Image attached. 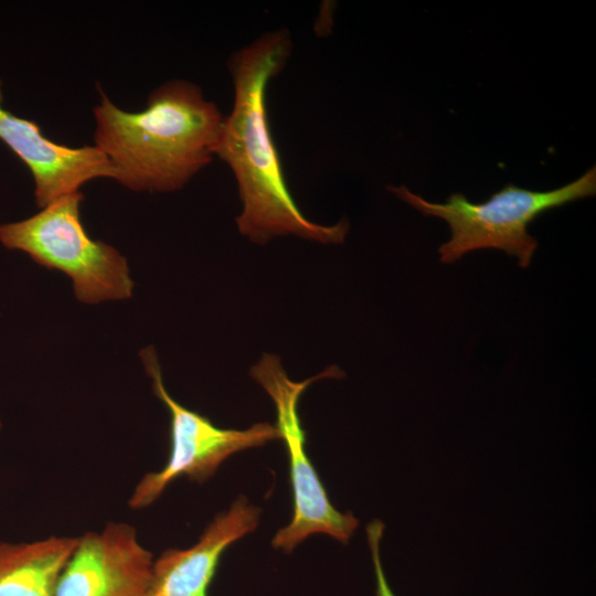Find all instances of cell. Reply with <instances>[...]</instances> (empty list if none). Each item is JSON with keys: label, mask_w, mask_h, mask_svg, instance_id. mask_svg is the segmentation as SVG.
<instances>
[{"label": "cell", "mask_w": 596, "mask_h": 596, "mask_svg": "<svg viewBox=\"0 0 596 596\" xmlns=\"http://www.w3.org/2000/svg\"><path fill=\"white\" fill-rule=\"evenodd\" d=\"M291 52L287 30L269 31L230 58L234 100L223 118L215 156L232 170L243 204L236 225L256 244L295 235L322 244H341L349 222L320 225L296 204L274 142L266 94L269 81L285 67Z\"/></svg>", "instance_id": "cell-1"}, {"label": "cell", "mask_w": 596, "mask_h": 596, "mask_svg": "<svg viewBox=\"0 0 596 596\" xmlns=\"http://www.w3.org/2000/svg\"><path fill=\"white\" fill-rule=\"evenodd\" d=\"M99 95L94 146L125 188L175 191L213 160L224 117L195 84H162L137 113L118 108L100 88Z\"/></svg>", "instance_id": "cell-2"}, {"label": "cell", "mask_w": 596, "mask_h": 596, "mask_svg": "<svg viewBox=\"0 0 596 596\" xmlns=\"http://www.w3.org/2000/svg\"><path fill=\"white\" fill-rule=\"evenodd\" d=\"M387 190L424 215L448 223L451 237L438 247L441 263H455L476 249L497 248L515 256L518 265L526 268L538 248L528 225L543 212L594 195L596 167L575 181L545 192L509 183L482 203H471L461 193H453L445 203H433L405 185H390Z\"/></svg>", "instance_id": "cell-3"}, {"label": "cell", "mask_w": 596, "mask_h": 596, "mask_svg": "<svg viewBox=\"0 0 596 596\" xmlns=\"http://www.w3.org/2000/svg\"><path fill=\"white\" fill-rule=\"evenodd\" d=\"M83 198L74 192L28 219L0 225V242L41 266L66 274L82 302L130 298L134 281L127 260L116 248L87 234L79 214Z\"/></svg>", "instance_id": "cell-4"}, {"label": "cell", "mask_w": 596, "mask_h": 596, "mask_svg": "<svg viewBox=\"0 0 596 596\" xmlns=\"http://www.w3.org/2000/svg\"><path fill=\"white\" fill-rule=\"evenodd\" d=\"M251 376L267 392L276 408V427L287 447L289 476L294 493V514L288 525L279 529L272 540L275 549L290 553L300 542L315 533H324L348 543L358 528L350 512L338 511L306 454L304 430L298 404L304 391L315 381L342 377L338 366H330L301 382L291 381L277 355L265 353L251 369Z\"/></svg>", "instance_id": "cell-5"}, {"label": "cell", "mask_w": 596, "mask_h": 596, "mask_svg": "<svg viewBox=\"0 0 596 596\" xmlns=\"http://www.w3.org/2000/svg\"><path fill=\"white\" fill-rule=\"evenodd\" d=\"M140 355L152 380L153 393L170 414V454L160 470L146 473L136 485L128 500L131 509L150 505L179 477L204 482L231 455L280 439L276 425L269 423H257L246 429L215 426L207 417L184 407L168 393L153 348L143 349Z\"/></svg>", "instance_id": "cell-6"}, {"label": "cell", "mask_w": 596, "mask_h": 596, "mask_svg": "<svg viewBox=\"0 0 596 596\" xmlns=\"http://www.w3.org/2000/svg\"><path fill=\"white\" fill-rule=\"evenodd\" d=\"M152 564L132 525L108 522L100 532L78 538L55 596H143Z\"/></svg>", "instance_id": "cell-7"}, {"label": "cell", "mask_w": 596, "mask_h": 596, "mask_svg": "<svg viewBox=\"0 0 596 596\" xmlns=\"http://www.w3.org/2000/svg\"><path fill=\"white\" fill-rule=\"evenodd\" d=\"M0 140L31 171L35 183V201L42 209L53 201L78 192L96 178H111L113 168L95 146L68 147L42 134L33 120L18 117L2 106L0 79Z\"/></svg>", "instance_id": "cell-8"}, {"label": "cell", "mask_w": 596, "mask_h": 596, "mask_svg": "<svg viewBox=\"0 0 596 596\" xmlns=\"http://www.w3.org/2000/svg\"><path fill=\"white\" fill-rule=\"evenodd\" d=\"M259 518L260 509L240 497L213 519L194 545L168 549L153 560L143 596H209L222 554L253 532Z\"/></svg>", "instance_id": "cell-9"}, {"label": "cell", "mask_w": 596, "mask_h": 596, "mask_svg": "<svg viewBox=\"0 0 596 596\" xmlns=\"http://www.w3.org/2000/svg\"><path fill=\"white\" fill-rule=\"evenodd\" d=\"M78 538L0 542V596H55L58 577Z\"/></svg>", "instance_id": "cell-10"}, {"label": "cell", "mask_w": 596, "mask_h": 596, "mask_svg": "<svg viewBox=\"0 0 596 596\" xmlns=\"http://www.w3.org/2000/svg\"><path fill=\"white\" fill-rule=\"evenodd\" d=\"M383 531L384 524L380 520H374L366 525L368 542L371 550L376 579V596H395L389 585L381 562L380 542Z\"/></svg>", "instance_id": "cell-11"}, {"label": "cell", "mask_w": 596, "mask_h": 596, "mask_svg": "<svg viewBox=\"0 0 596 596\" xmlns=\"http://www.w3.org/2000/svg\"><path fill=\"white\" fill-rule=\"evenodd\" d=\"M0 427H1V424H0Z\"/></svg>", "instance_id": "cell-12"}]
</instances>
